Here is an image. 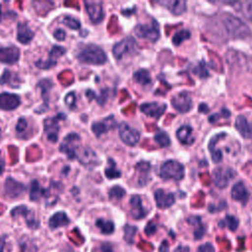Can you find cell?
Returning a JSON list of instances; mask_svg holds the SVG:
<instances>
[{"mask_svg": "<svg viewBox=\"0 0 252 252\" xmlns=\"http://www.w3.org/2000/svg\"><path fill=\"white\" fill-rule=\"evenodd\" d=\"M77 58L83 63L94 65H102L107 60L105 52L94 44H89L85 46L78 53Z\"/></svg>", "mask_w": 252, "mask_h": 252, "instance_id": "cell-1", "label": "cell"}, {"mask_svg": "<svg viewBox=\"0 0 252 252\" xmlns=\"http://www.w3.org/2000/svg\"><path fill=\"white\" fill-rule=\"evenodd\" d=\"M222 23L227 33L232 37L244 38L250 34L249 27L235 16L226 15L222 19Z\"/></svg>", "mask_w": 252, "mask_h": 252, "instance_id": "cell-2", "label": "cell"}, {"mask_svg": "<svg viewBox=\"0 0 252 252\" xmlns=\"http://www.w3.org/2000/svg\"><path fill=\"white\" fill-rule=\"evenodd\" d=\"M159 176L165 180H180L184 176V166L178 161L166 160L160 166Z\"/></svg>", "mask_w": 252, "mask_h": 252, "instance_id": "cell-3", "label": "cell"}, {"mask_svg": "<svg viewBox=\"0 0 252 252\" xmlns=\"http://www.w3.org/2000/svg\"><path fill=\"white\" fill-rule=\"evenodd\" d=\"M80 136L77 133H70L68 134L62 141L59 151L65 154L70 159L76 158V153L78 148L80 147Z\"/></svg>", "mask_w": 252, "mask_h": 252, "instance_id": "cell-4", "label": "cell"}, {"mask_svg": "<svg viewBox=\"0 0 252 252\" xmlns=\"http://www.w3.org/2000/svg\"><path fill=\"white\" fill-rule=\"evenodd\" d=\"M66 116L63 113H59L54 117H48L44 119V132L49 142L56 143L58 140V132H59V120H64Z\"/></svg>", "mask_w": 252, "mask_h": 252, "instance_id": "cell-5", "label": "cell"}, {"mask_svg": "<svg viewBox=\"0 0 252 252\" xmlns=\"http://www.w3.org/2000/svg\"><path fill=\"white\" fill-rule=\"evenodd\" d=\"M135 33L142 38H146L150 41H157L159 37V28L158 24L156 21H153L150 25H138L135 28Z\"/></svg>", "mask_w": 252, "mask_h": 252, "instance_id": "cell-6", "label": "cell"}, {"mask_svg": "<svg viewBox=\"0 0 252 252\" xmlns=\"http://www.w3.org/2000/svg\"><path fill=\"white\" fill-rule=\"evenodd\" d=\"M235 171L232 168L218 166L213 171V181L216 186L220 188H224L228 185L229 181L234 177Z\"/></svg>", "mask_w": 252, "mask_h": 252, "instance_id": "cell-7", "label": "cell"}, {"mask_svg": "<svg viewBox=\"0 0 252 252\" xmlns=\"http://www.w3.org/2000/svg\"><path fill=\"white\" fill-rule=\"evenodd\" d=\"M119 137L128 146H134L139 142L140 133L138 130L132 128L128 123L122 122L119 125Z\"/></svg>", "mask_w": 252, "mask_h": 252, "instance_id": "cell-8", "label": "cell"}, {"mask_svg": "<svg viewBox=\"0 0 252 252\" xmlns=\"http://www.w3.org/2000/svg\"><path fill=\"white\" fill-rule=\"evenodd\" d=\"M66 53V48L58 45H54L49 51L48 58L46 60H38L35 62V66L40 69H49L57 64V58Z\"/></svg>", "mask_w": 252, "mask_h": 252, "instance_id": "cell-9", "label": "cell"}, {"mask_svg": "<svg viewBox=\"0 0 252 252\" xmlns=\"http://www.w3.org/2000/svg\"><path fill=\"white\" fill-rule=\"evenodd\" d=\"M172 106L179 112H187L192 108V98L189 93L180 92L171 98Z\"/></svg>", "mask_w": 252, "mask_h": 252, "instance_id": "cell-10", "label": "cell"}, {"mask_svg": "<svg viewBox=\"0 0 252 252\" xmlns=\"http://www.w3.org/2000/svg\"><path fill=\"white\" fill-rule=\"evenodd\" d=\"M85 6L89 17L94 24H98L102 21L104 17V12L102 9V3L100 1L87 0L85 1Z\"/></svg>", "mask_w": 252, "mask_h": 252, "instance_id": "cell-11", "label": "cell"}, {"mask_svg": "<svg viewBox=\"0 0 252 252\" xmlns=\"http://www.w3.org/2000/svg\"><path fill=\"white\" fill-rule=\"evenodd\" d=\"M76 158L85 165H95L99 162L96 154L90 148L79 147L76 153Z\"/></svg>", "mask_w": 252, "mask_h": 252, "instance_id": "cell-12", "label": "cell"}, {"mask_svg": "<svg viewBox=\"0 0 252 252\" xmlns=\"http://www.w3.org/2000/svg\"><path fill=\"white\" fill-rule=\"evenodd\" d=\"M116 126V121L113 115L104 118L101 121L94 122L92 125V130L96 137H100L102 134L114 129Z\"/></svg>", "mask_w": 252, "mask_h": 252, "instance_id": "cell-13", "label": "cell"}, {"mask_svg": "<svg viewBox=\"0 0 252 252\" xmlns=\"http://www.w3.org/2000/svg\"><path fill=\"white\" fill-rule=\"evenodd\" d=\"M135 46H136L135 39L133 37H126L114 44L112 52L116 59H121L126 52L131 51L132 49H134Z\"/></svg>", "mask_w": 252, "mask_h": 252, "instance_id": "cell-14", "label": "cell"}, {"mask_svg": "<svg viewBox=\"0 0 252 252\" xmlns=\"http://www.w3.org/2000/svg\"><path fill=\"white\" fill-rule=\"evenodd\" d=\"M11 216L12 217H18V216H23L26 219L27 224L32 227V228H35L38 226V221L35 220L33 213L26 206L21 205L18 207H15L12 211H11Z\"/></svg>", "mask_w": 252, "mask_h": 252, "instance_id": "cell-15", "label": "cell"}, {"mask_svg": "<svg viewBox=\"0 0 252 252\" xmlns=\"http://www.w3.org/2000/svg\"><path fill=\"white\" fill-rule=\"evenodd\" d=\"M140 109L143 113L150 117L159 118L166 109V104L158 102H146L140 106Z\"/></svg>", "mask_w": 252, "mask_h": 252, "instance_id": "cell-16", "label": "cell"}, {"mask_svg": "<svg viewBox=\"0 0 252 252\" xmlns=\"http://www.w3.org/2000/svg\"><path fill=\"white\" fill-rule=\"evenodd\" d=\"M26 191V186L15 180L12 177H8L5 181V193L11 198H17Z\"/></svg>", "mask_w": 252, "mask_h": 252, "instance_id": "cell-17", "label": "cell"}, {"mask_svg": "<svg viewBox=\"0 0 252 252\" xmlns=\"http://www.w3.org/2000/svg\"><path fill=\"white\" fill-rule=\"evenodd\" d=\"M129 203H130V207H131V212H130L131 216L135 220H141L147 216L148 211L144 208L142 199L139 195H133L131 197Z\"/></svg>", "mask_w": 252, "mask_h": 252, "instance_id": "cell-18", "label": "cell"}, {"mask_svg": "<svg viewBox=\"0 0 252 252\" xmlns=\"http://www.w3.org/2000/svg\"><path fill=\"white\" fill-rule=\"evenodd\" d=\"M20 58V50L17 46H8L0 48V62L14 64Z\"/></svg>", "mask_w": 252, "mask_h": 252, "instance_id": "cell-19", "label": "cell"}, {"mask_svg": "<svg viewBox=\"0 0 252 252\" xmlns=\"http://www.w3.org/2000/svg\"><path fill=\"white\" fill-rule=\"evenodd\" d=\"M20 97L15 94H0V108L4 110H13L20 105Z\"/></svg>", "mask_w": 252, "mask_h": 252, "instance_id": "cell-20", "label": "cell"}, {"mask_svg": "<svg viewBox=\"0 0 252 252\" xmlns=\"http://www.w3.org/2000/svg\"><path fill=\"white\" fill-rule=\"evenodd\" d=\"M156 204L159 209L169 208L174 203V195L172 193L165 192L162 189H158L155 192Z\"/></svg>", "mask_w": 252, "mask_h": 252, "instance_id": "cell-21", "label": "cell"}, {"mask_svg": "<svg viewBox=\"0 0 252 252\" xmlns=\"http://www.w3.org/2000/svg\"><path fill=\"white\" fill-rule=\"evenodd\" d=\"M158 4L165 6L172 14L178 16L186 10V2L184 0H164L158 1Z\"/></svg>", "mask_w": 252, "mask_h": 252, "instance_id": "cell-22", "label": "cell"}, {"mask_svg": "<svg viewBox=\"0 0 252 252\" xmlns=\"http://www.w3.org/2000/svg\"><path fill=\"white\" fill-rule=\"evenodd\" d=\"M34 35V32L31 30L29 25L27 23H19L18 24V32H17V38L18 40L23 44H28L31 42Z\"/></svg>", "mask_w": 252, "mask_h": 252, "instance_id": "cell-23", "label": "cell"}, {"mask_svg": "<svg viewBox=\"0 0 252 252\" xmlns=\"http://www.w3.org/2000/svg\"><path fill=\"white\" fill-rule=\"evenodd\" d=\"M235 128L244 138L252 137V123L248 122L247 118L243 115H239L235 120Z\"/></svg>", "mask_w": 252, "mask_h": 252, "instance_id": "cell-24", "label": "cell"}, {"mask_svg": "<svg viewBox=\"0 0 252 252\" xmlns=\"http://www.w3.org/2000/svg\"><path fill=\"white\" fill-rule=\"evenodd\" d=\"M231 197L233 200L245 204L249 198V193L242 182H238L233 185L231 189Z\"/></svg>", "mask_w": 252, "mask_h": 252, "instance_id": "cell-25", "label": "cell"}, {"mask_svg": "<svg viewBox=\"0 0 252 252\" xmlns=\"http://www.w3.org/2000/svg\"><path fill=\"white\" fill-rule=\"evenodd\" d=\"M233 5L234 9L241 13L247 20L252 22V0H244L229 3Z\"/></svg>", "mask_w": 252, "mask_h": 252, "instance_id": "cell-26", "label": "cell"}, {"mask_svg": "<svg viewBox=\"0 0 252 252\" xmlns=\"http://www.w3.org/2000/svg\"><path fill=\"white\" fill-rule=\"evenodd\" d=\"M70 223V220L64 212H57L53 216L50 217L48 220L49 227L54 229L60 226H65Z\"/></svg>", "mask_w": 252, "mask_h": 252, "instance_id": "cell-27", "label": "cell"}, {"mask_svg": "<svg viewBox=\"0 0 252 252\" xmlns=\"http://www.w3.org/2000/svg\"><path fill=\"white\" fill-rule=\"evenodd\" d=\"M177 139L184 145H189L194 142V136H193V130L190 126L184 125L181 126L177 132H176Z\"/></svg>", "mask_w": 252, "mask_h": 252, "instance_id": "cell-28", "label": "cell"}, {"mask_svg": "<svg viewBox=\"0 0 252 252\" xmlns=\"http://www.w3.org/2000/svg\"><path fill=\"white\" fill-rule=\"evenodd\" d=\"M21 84L20 78L17 74L12 73L10 70H4L2 76L0 77V85H8L11 88H18Z\"/></svg>", "mask_w": 252, "mask_h": 252, "instance_id": "cell-29", "label": "cell"}, {"mask_svg": "<svg viewBox=\"0 0 252 252\" xmlns=\"http://www.w3.org/2000/svg\"><path fill=\"white\" fill-rule=\"evenodd\" d=\"M52 86H53V83L49 79H43V80H41V81H39L37 83V87L41 91V97H42V99L44 101V109L47 108L48 99H49L48 94H49Z\"/></svg>", "mask_w": 252, "mask_h": 252, "instance_id": "cell-30", "label": "cell"}, {"mask_svg": "<svg viewBox=\"0 0 252 252\" xmlns=\"http://www.w3.org/2000/svg\"><path fill=\"white\" fill-rule=\"evenodd\" d=\"M46 195V189H43L37 180H32L30 190V199L32 201H37L41 197Z\"/></svg>", "mask_w": 252, "mask_h": 252, "instance_id": "cell-31", "label": "cell"}, {"mask_svg": "<svg viewBox=\"0 0 252 252\" xmlns=\"http://www.w3.org/2000/svg\"><path fill=\"white\" fill-rule=\"evenodd\" d=\"M133 78H134L135 82H137L138 84H140L142 86H146V85L150 84L152 81L151 75H150L149 71L146 69H140V70L136 71L133 75Z\"/></svg>", "mask_w": 252, "mask_h": 252, "instance_id": "cell-32", "label": "cell"}, {"mask_svg": "<svg viewBox=\"0 0 252 252\" xmlns=\"http://www.w3.org/2000/svg\"><path fill=\"white\" fill-rule=\"evenodd\" d=\"M95 225L103 234H111L114 231V223L111 220L97 219L95 220Z\"/></svg>", "mask_w": 252, "mask_h": 252, "instance_id": "cell-33", "label": "cell"}, {"mask_svg": "<svg viewBox=\"0 0 252 252\" xmlns=\"http://www.w3.org/2000/svg\"><path fill=\"white\" fill-rule=\"evenodd\" d=\"M107 162H108V165L104 169L105 176L109 179H114V178L120 177L121 176V171L116 168L115 161L112 158H108Z\"/></svg>", "mask_w": 252, "mask_h": 252, "instance_id": "cell-34", "label": "cell"}, {"mask_svg": "<svg viewBox=\"0 0 252 252\" xmlns=\"http://www.w3.org/2000/svg\"><path fill=\"white\" fill-rule=\"evenodd\" d=\"M40 157H41V151L37 146H31L27 150V154H26L27 161H33L35 159H38Z\"/></svg>", "mask_w": 252, "mask_h": 252, "instance_id": "cell-35", "label": "cell"}, {"mask_svg": "<svg viewBox=\"0 0 252 252\" xmlns=\"http://www.w3.org/2000/svg\"><path fill=\"white\" fill-rule=\"evenodd\" d=\"M137 232V227L134 225H130V224H126L124 226V239L127 243L132 244L134 241V237L136 235Z\"/></svg>", "mask_w": 252, "mask_h": 252, "instance_id": "cell-36", "label": "cell"}, {"mask_svg": "<svg viewBox=\"0 0 252 252\" xmlns=\"http://www.w3.org/2000/svg\"><path fill=\"white\" fill-rule=\"evenodd\" d=\"M150 167H151V165H150V163L147 162V161H140V162H138V163L136 164V170H137L140 174H142V176H143L141 186L145 185V183L147 182V181H146V175H147L148 171L150 170Z\"/></svg>", "mask_w": 252, "mask_h": 252, "instance_id": "cell-37", "label": "cell"}, {"mask_svg": "<svg viewBox=\"0 0 252 252\" xmlns=\"http://www.w3.org/2000/svg\"><path fill=\"white\" fill-rule=\"evenodd\" d=\"M126 194V191L124 188H122L121 186L119 185H115L113 187L110 188L109 192H108V196L110 199H116V200H119V199H122Z\"/></svg>", "mask_w": 252, "mask_h": 252, "instance_id": "cell-38", "label": "cell"}, {"mask_svg": "<svg viewBox=\"0 0 252 252\" xmlns=\"http://www.w3.org/2000/svg\"><path fill=\"white\" fill-rule=\"evenodd\" d=\"M190 32L187 31V30H182V31H179L177 32L173 37H172V42L175 44V45H179L181 42H183L185 39H188L190 37Z\"/></svg>", "mask_w": 252, "mask_h": 252, "instance_id": "cell-39", "label": "cell"}, {"mask_svg": "<svg viewBox=\"0 0 252 252\" xmlns=\"http://www.w3.org/2000/svg\"><path fill=\"white\" fill-rule=\"evenodd\" d=\"M155 141L160 146V147H167L170 145V139L168 135L165 132H158L155 135Z\"/></svg>", "mask_w": 252, "mask_h": 252, "instance_id": "cell-40", "label": "cell"}, {"mask_svg": "<svg viewBox=\"0 0 252 252\" xmlns=\"http://www.w3.org/2000/svg\"><path fill=\"white\" fill-rule=\"evenodd\" d=\"M63 23H64V25H66L68 28H70L72 30H78L81 27L80 21L71 16H65L63 18Z\"/></svg>", "mask_w": 252, "mask_h": 252, "instance_id": "cell-41", "label": "cell"}, {"mask_svg": "<svg viewBox=\"0 0 252 252\" xmlns=\"http://www.w3.org/2000/svg\"><path fill=\"white\" fill-rule=\"evenodd\" d=\"M58 79L60 80L61 84L64 86H68L73 82V75L70 70H64L62 73L58 75Z\"/></svg>", "mask_w": 252, "mask_h": 252, "instance_id": "cell-42", "label": "cell"}, {"mask_svg": "<svg viewBox=\"0 0 252 252\" xmlns=\"http://www.w3.org/2000/svg\"><path fill=\"white\" fill-rule=\"evenodd\" d=\"M28 129V121L25 118H20L18 120V123L16 125V131L18 133V136L22 137L23 133Z\"/></svg>", "mask_w": 252, "mask_h": 252, "instance_id": "cell-43", "label": "cell"}, {"mask_svg": "<svg viewBox=\"0 0 252 252\" xmlns=\"http://www.w3.org/2000/svg\"><path fill=\"white\" fill-rule=\"evenodd\" d=\"M65 103L69 108H74L76 106V94L75 92H70L65 96Z\"/></svg>", "mask_w": 252, "mask_h": 252, "instance_id": "cell-44", "label": "cell"}, {"mask_svg": "<svg viewBox=\"0 0 252 252\" xmlns=\"http://www.w3.org/2000/svg\"><path fill=\"white\" fill-rule=\"evenodd\" d=\"M194 73H195L196 75H198L199 77H201V78L207 77V76H208V70H207L206 64H205L204 62H201L198 66L195 67Z\"/></svg>", "mask_w": 252, "mask_h": 252, "instance_id": "cell-45", "label": "cell"}, {"mask_svg": "<svg viewBox=\"0 0 252 252\" xmlns=\"http://www.w3.org/2000/svg\"><path fill=\"white\" fill-rule=\"evenodd\" d=\"M225 222L230 230H235L238 226V220L233 216H226L225 217Z\"/></svg>", "mask_w": 252, "mask_h": 252, "instance_id": "cell-46", "label": "cell"}, {"mask_svg": "<svg viewBox=\"0 0 252 252\" xmlns=\"http://www.w3.org/2000/svg\"><path fill=\"white\" fill-rule=\"evenodd\" d=\"M107 30L108 32L113 34V33H116L118 32V27H117V18L115 16H112L110 18V21H109V24H108V27H107Z\"/></svg>", "mask_w": 252, "mask_h": 252, "instance_id": "cell-47", "label": "cell"}, {"mask_svg": "<svg viewBox=\"0 0 252 252\" xmlns=\"http://www.w3.org/2000/svg\"><path fill=\"white\" fill-rule=\"evenodd\" d=\"M108 95H109V90L108 89H105V90H101L100 92V94L98 96H96V100L97 102L100 104V105H103L107 98H108Z\"/></svg>", "mask_w": 252, "mask_h": 252, "instance_id": "cell-48", "label": "cell"}, {"mask_svg": "<svg viewBox=\"0 0 252 252\" xmlns=\"http://www.w3.org/2000/svg\"><path fill=\"white\" fill-rule=\"evenodd\" d=\"M8 149H9V155H10V158L12 160L11 163L14 164L18 161V150L15 146H9Z\"/></svg>", "mask_w": 252, "mask_h": 252, "instance_id": "cell-49", "label": "cell"}, {"mask_svg": "<svg viewBox=\"0 0 252 252\" xmlns=\"http://www.w3.org/2000/svg\"><path fill=\"white\" fill-rule=\"evenodd\" d=\"M197 252H214V247L211 243H205L199 246Z\"/></svg>", "mask_w": 252, "mask_h": 252, "instance_id": "cell-50", "label": "cell"}, {"mask_svg": "<svg viewBox=\"0 0 252 252\" xmlns=\"http://www.w3.org/2000/svg\"><path fill=\"white\" fill-rule=\"evenodd\" d=\"M53 36L57 39V40H64L66 37V32L62 30V29H57L55 30V32H53Z\"/></svg>", "mask_w": 252, "mask_h": 252, "instance_id": "cell-51", "label": "cell"}, {"mask_svg": "<svg viewBox=\"0 0 252 252\" xmlns=\"http://www.w3.org/2000/svg\"><path fill=\"white\" fill-rule=\"evenodd\" d=\"M156 229H157L156 224L153 223V222H149L146 225V227H145V233L147 235H152V234H154L156 232Z\"/></svg>", "mask_w": 252, "mask_h": 252, "instance_id": "cell-52", "label": "cell"}, {"mask_svg": "<svg viewBox=\"0 0 252 252\" xmlns=\"http://www.w3.org/2000/svg\"><path fill=\"white\" fill-rule=\"evenodd\" d=\"M100 252H113L112 246L109 243H103L100 246Z\"/></svg>", "mask_w": 252, "mask_h": 252, "instance_id": "cell-53", "label": "cell"}, {"mask_svg": "<svg viewBox=\"0 0 252 252\" xmlns=\"http://www.w3.org/2000/svg\"><path fill=\"white\" fill-rule=\"evenodd\" d=\"M203 234H204V227L201 224H199L198 228L195 230V237L196 238H201Z\"/></svg>", "mask_w": 252, "mask_h": 252, "instance_id": "cell-54", "label": "cell"}, {"mask_svg": "<svg viewBox=\"0 0 252 252\" xmlns=\"http://www.w3.org/2000/svg\"><path fill=\"white\" fill-rule=\"evenodd\" d=\"M159 252H168V243L163 241L159 246Z\"/></svg>", "mask_w": 252, "mask_h": 252, "instance_id": "cell-55", "label": "cell"}, {"mask_svg": "<svg viewBox=\"0 0 252 252\" xmlns=\"http://www.w3.org/2000/svg\"><path fill=\"white\" fill-rule=\"evenodd\" d=\"M86 95H87V97H88L90 100H92V99H94V97H96L94 92V91H91V90H88V91H87Z\"/></svg>", "mask_w": 252, "mask_h": 252, "instance_id": "cell-56", "label": "cell"}, {"mask_svg": "<svg viewBox=\"0 0 252 252\" xmlns=\"http://www.w3.org/2000/svg\"><path fill=\"white\" fill-rule=\"evenodd\" d=\"M64 5H65V6H76V8H77V9H79V4H78V2H77V1H73V2L66 1V2L64 3Z\"/></svg>", "mask_w": 252, "mask_h": 252, "instance_id": "cell-57", "label": "cell"}, {"mask_svg": "<svg viewBox=\"0 0 252 252\" xmlns=\"http://www.w3.org/2000/svg\"><path fill=\"white\" fill-rule=\"evenodd\" d=\"M4 245H5L4 238H0V252H4Z\"/></svg>", "mask_w": 252, "mask_h": 252, "instance_id": "cell-58", "label": "cell"}, {"mask_svg": "<svg viewBox=\"0 0 252 252\" xmlns=\"http://www.w3.org/2000/svg\"><path fill=\"white\" fill-rule=\"evenodd\" d=\"M4 160L3 159H0V175L3 173L4 171Z\"/></svg>", "mask_w": 252, "mask_h": 252, "instance_id": "cell-59", "label": "cell"}, {"mask_svg": "<svg viewBox=\"0 0 252 252\" xmlns=\"http://www.w3.org/2000/svg\"><path fill=\"white\" fill-rule=\"evenodd\" d=\"M123 93H124V94H127V92H126V91H123ZM125 99H126V96H123L122 98H120V100H119V101H120V102H122V101H124Z\"/></svg>", "mask_w": 252, "mask_h": 252, "instance_id": "cell-60", "label": "cell"}, {"mask_svg": "<svg viewBox=\"0 0 252 252\" xmlns=\"http://www.w3.org/2000/svg\"><path fill=\"white\" fill-rule=\"evenodd\" d=\"M2 17H3V13H2V9H1V4H0V22L2 21Z\"/></svg>", "mask_w": 252, "mask_h": 252, "instance_id": "cell-61", "label": "cell"}, {"mask_svg": "<svg viewBox=\"0 0 252 252\" xmlns=\"http://www.w3.org/2000/svg\"><path fill=\"white\" fill-rule=\"evenodd\" d=\"M0 137H1V130H0Z\"/></svg>", "mask_w": 252, "mask_h": 252, "instance_id": "cell-62", "label": "cell"}]
</instances>
